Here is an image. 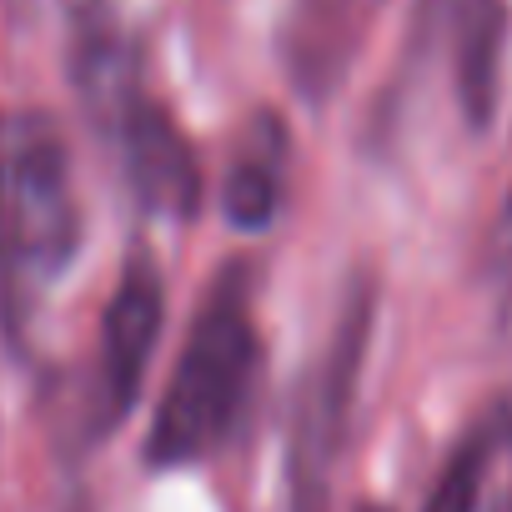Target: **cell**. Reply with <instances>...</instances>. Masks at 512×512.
I'll return each mask as SVG.
<instances>
[{
  "instance_id": "5",
  "label": "cell",
  "mask_w": 512,
  "mask_h": 512,
  "mask_svg": "<svg viewBox=\"0 0 512 512\" xmlns=\"http://www.w3.org/2000/svg\"><path fill=\"white\" fill-rule=\"evenodd\" d=\"M121 131V151H126V176L136 186V196L161 211V216H196L201 206V166H196V151L186 141V131L171 121L166 106H151V101H131L116 121Z\"/></svg>"
},
{
  "instance_id": "2",
  "label": "cell",
  "mask_w": 512,
  "mask_h": 512,
  "mask_svg": "<svg viewBox=\"0 0 512 512\" xmlns=\"http://www.w3.org/2000/svg\"><path fill=\"white\" fill-rule=\"evenodd\" d=\"M81 241L66 141L51 116L0 121V277H56Z\"/></svg>"
},
{
  "instance_id": "11",
  "label": "cell",
  "mask_w": 512,
  "mask_h": 512,
  "mask_svg": "<svg viewBox=\"0 0 512 512\" xmlns=\"http://www.w3.org/2000/svg\"><path fill=\"white\" fill-rule=\"evenodd\" d=\"M482 432H487V442H492V447H507V452H512V392L492 407V417H487V427H482Z\"/></svg>"
},
{
  "instance_id": "9",
  "label": "cell",
  "mask_w": 512,
  "mask_h": 512,
  "mask_svg": "<svg viewBox=\"0 0 512 512\" xmlns=\"http://www.w3.org/2000/svg\"><path fill=\"white\" fill-rule=\"evenodd\" d=\"M487 457H492V442L487 432L477 427L447 462V472L437 477L432 497H427V512H477V497H482V477H487Z\"/></svg>"
},
{
  "instance_id": "1",
  "label": "cell",
  "mask_w": 512,
  "mask_h": 512,
  "mask_svg": "<svg viewBox=\"0 0 512 512\" xmlns=\"http://www.w3.org/2000/svg\"><path fill=\"white\" fill-rule=\"evenodd\" d=\"M256 372V327H251V297L241 267H226L206 307L196 312L181 362L166 382V397L151 422L146 457L156 467H181L221 447L231 432L241 397Z\"/></svg>"
},
{
  "instance_id": "10",
  "label": "cell",
  "mask_w": 512,
  "mask_h": 512,
  "mask_svg": "<svg viewBox=\"0 0 512 512\" xmlns=\"http://www.w3.org/2000/svg\"><path fill=\"white\" fill-rule=\"evenodd\" d=\"M66 16H71V31H76V46L81 41H96V36H111V11L106 0H66Z\"/></svg>"
},
{
  "instance_id": "4",
  "label": "cell",
  "mask_w": 512,
  "mask_h": 512,
  "mask_svg": "<svg viewBox=\"0 0 512 512\" xmlns=\"http://www.w3.org/2000/svg\"><path fill=\"white\" fill-rule=\"evenodd\" d=\"M161 322H166L161 272L146 256H131L121 272V287L111 292L106 327H101V417L106 422H121L136 407Z\"/></svg>"
},
{
  "instance_id": "6",
  "label": "cell",
  "mask_w": 512,
  "mask_h": 512,
  "mask_svg": "<svg viewBox=\"0 0 512 512\" xmlns=\"http://www.w3.org/2000/svg\"><path fill=\"white\" fill-rule=\"evenodd\" d=\"M452 21V81L472 131H487L502 96V41L507 0H447Z\"/></svg>"
},
{
  "instance_id": "13",
  "label": "cell",
  "mask_w": 512,
  "mask_h": 512,
  "mask_svg": "<svg viewBox=\"0 0 512 512\" xmlns=\"http://www.w3.org/2000/svg\"><path fill=\"white\" fill-rule=\"evenodd\" d=\"M362 512H387V507H362Z\"/></svg>"
},
{
  "instance_id": "8",
  "label": "cell",
  "mask_w": 512,
  "mask_h": 512,
  "mask_svg": "<svg viewBox=\"0 0 512 512\" xmlns=\"http://www.w3.org/2000/svg\"><path fill=\"white\" fill-rule=\"evenodd\" d=\"M262 146H241L226 171V216L241 231H262L282 206V126H262Z\"/></svg>"
},
{
  "instance_id": "12",
  "label": "cell",
  "mask_w": 512,
  "mask_h": 512,
  "mask_svg": "<svg viewBox=\"0 0 512 512\" xmlns=\"http://www.w3.org/2000/svg\"><path fill=\"white\" fill-rule=\"evenodd\" d=\"M492 251L502 256H512V191H507V201H502V211H497V221H492Z\"/></svg>"
},
{
  "instance_id": "3",
  "label": "cell",
  "mask_w": 512,
  "mask_h": 512,
  "mask_svg": "<svg viewBox=\"0 0 512 512\" xmlns=\"http://www.w3.org/2000/svg\"><path fill=\"white\" fill-rule=\"evenodd\" d=\"M367 337H372V282L362 277L327 337L322 362L312 367L302 402H297V422H292V512H327L332 507V462L342 452L347 437V417H352V392L362 377V357H367Z\"/></svg>"
},
{
  "instance_id": "7",
  "label": "cell",
  "mask_w": 512,
  "mask_h": 512,
  "mask_svg": "<svg viewBox=\"0 0 512 512\" xmlns=\"http://www.w3.org/2000/svg\"><path fill=\"white\" fill-rule=\"evenodd\" d=\"M357 51V0H292L282 26V61L307 101L332 96Z\"/></svg>"
}]
</instances>
